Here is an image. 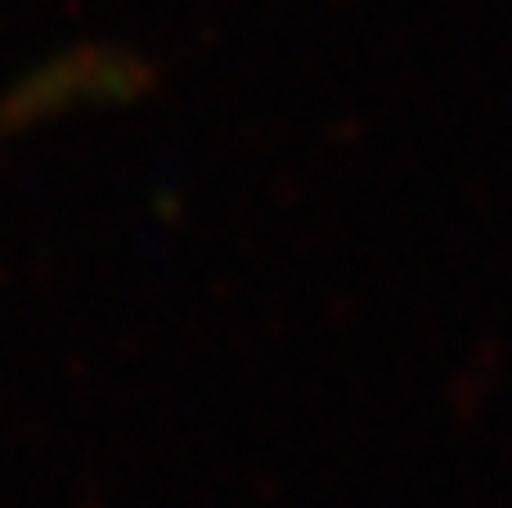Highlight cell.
Listing matches in <instances>:
<instances>
[{
    "label": "cell",
    "mask_w": 512,
    "mask_h": 508,
    "mask_svg": "<svg viewBox=\"0 0 512 508\" xmlns=\"http://www.w3.org/2000/svg\"><path fill=\"white\" fill-rule=\"evenodd\" d=\"M149 81V72L140 63L113 59V54H68L54 59L45 72L27 77L23 86H14L0 99V135L27 131L32 122H41L45 113H63V108L81 104V99H122L131 90H140Z\"/></svg>",
    "instance_id": "6da1fadb"
}]
</instances>
